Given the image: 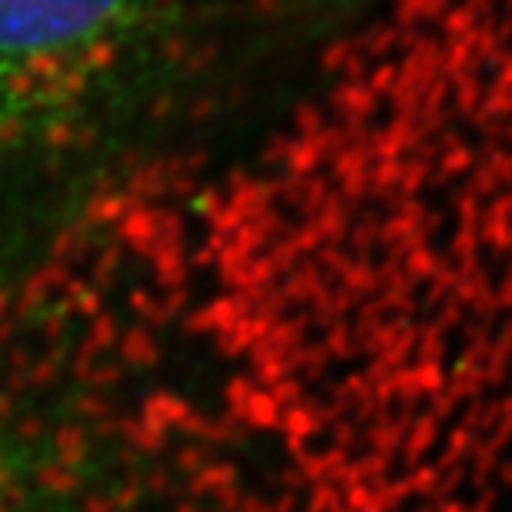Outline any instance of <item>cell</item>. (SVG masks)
Wrapping results in <instances>:
<instances>
[{
    "label": "cell",
    "mask_w": 512,
    "mask_h": 512,
    "mask_svg": "<svg viewBox=\"0 0 512 512\" xmlns=\"http://www.w3.org/2000/svg\"><path fill=\"white\" fill-rule=\"evenodd\" d=\"M147 0H0V140L90 94L143 20Z\"/></svg>",
    "instance_id": "cell-1"
}]
</instances>
